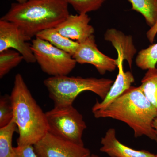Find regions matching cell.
Masks as SVG:
<instances>
[{"label": "cell", "mask_w": 157, "mask_h": 157, "mask_svg": "<svg viewBox=\"0 0 157 157\" xmlns=\"http://www.w3.org/2000/svg\"><path fill=\"white\" fill-rule=\"evenodd\" d=\"M17 130L14 119L6 126L0 128V157H14L13 135Z\"/></svg>", "instance_id": "17"}, {"label": "cell", "mask_w": 157, "mask_h": 157, "mask_svg": "<svg viewBox=\"0 0 157 157\" xmlns=\"http://www.w3.org/2000/svg\"><path fill=\"white\" fill-rule=\"evenodd\" d=\"M132 10L140 13L151 27L157 22V0H128Z\"/></svg>", "instance_id": "16"}, {"label": "cell", "mask_w": 157, "mask_h": 157, "mask_svg": "<svg viewBox=\"0 0 157 157\" xmlns=\"http://www.w3.org/2000/svg\"><path fill=\"white\" fill-rule=\"evenodd\" d=\"M100 151L110 157H155L148 151L137 150L124 145L116 137L115 129L109 128L101 140Z\"/></svg>", "instance_id": "12"}, {"label": "cell", "mask_w": 157, "mask_h": 157, "mask_svg": "<svg viewBox=\"0 0 157 157\" xmlns=\"http://www.w3.org/2000/svg\"><path fill=\"white\" fill-rule=\"evenodd\" d=\"M141 82L143 93L157 111V67L147 70Z\"/></svg>", "instance_id": "18"}, {"label": "cell", "mask_w": 157, "mask_h": 157, "mask_svg": "<svg viewBox=\"0 0 157 157\" xmlns=\"http://www.w3.org/2000/svg\"><path fill=\"white\" fill-rule=\"evenodd\" d=\"M14 109L10 95L5 94L0 98V128L8 125L13 120Z\"/></svg>", "instance_id": "21"}, {"label": "cell", "mask_w": 157, "mask_h": 157, "mask_svg": "<svg viewBox=\"0 0 157 157\" xmlns=\"http://www.w3.org/2000/svg\"><path fill=\"white\" fill-rule=\"evenodd\" d=\"M23 60L22 56L14 49H7L0 52V78H3Z\"/></svg>", "instance_id": "19"}, {"label": "cell", "mask_w": 157, "mask_h": 157, "mask_svg": "<svg viewBox=\"0 0 157 157\" xmlns=\"http://www.w3.org/2000/svg\"><path fill=\"white\" fill-rule=\"evenodd\" d=\"M113 82L109 78L65 75L51 76L43 82L54 107H63L73 105L77 96L84 91L94 93L103 100Z\"/></svg>", "instance_id": "4"}, {"label": "cell", "mask_w": 157, "mask_h": 157, "mask_svg": "<svg viewBox=\"0 0 157 157\" xmlns=\"http://www.w3.org/2000/svg\"><path fill=\"white\" fill-rule=\"evenodd\" d=\"M47 41L53 46L70 54L72 56L78 47L79 43L64 36L56 28L42 31L36 36Z\"/></svg>", "instance_id": "15"}, {"label": "cell", "mask_w": 157, "mask_h": 157, "mask_svg": "<svg viewBox=\"0 0 157 157\" xmlns=\"http://www.w3.org/2000/svg\"><path fill=\"white\" fill-rule=\"evenodd\" d=\"M157 33V22L147 33V36L151 43L154 42ZM135 63L142 70L155 68L157 64V43L140 50L136 57Z\"/></svg>", "instance_id": "14"}, {"label": "cell", "mask_w": 157, "mask_h": 157, "mask_svg": "<svg viewBox=\"0 0 157 157\" xmlns=\"http://www.w3.org/2000/svg\"><path fill=\"white\" fill-rule=\"evenodd\" d=\"M116 60L118 69V73L116 78L111 86L107 96L102 102L96 101L92 108V112L104 109L108 107L132 86V83L135 82V78L132 73L130 71H124L123 65L124 60L122 58L117 57Z\"/></svg>", "instance_id": "11"}, {"label": "cell", "mask_w": 157, "mask_h": 157, "mask_svg": "<svg viewBox=\"0 0 157 157\" xmlns=\"http://www.w3.org/2000/svg\"><path fill=\"white\" fill-rule=\"evenodd\" d=\"M30 40L14 23L0 20V52L14 49L22 56L26 63H36L31 44L28 42Z\"/></svg>", "instance_id": "8"}, {"label": "cell", "mask_w": 157, "mask_h": 157, "mask_svg": "<svg viewBox=\"0 0 157 157\" xmlns=\"http://www.w3.org/2000/svg\"><path fill=\"white\" fill-rule=\"evenodd\" d=\"M90 20L87 14H70L56 29L64 36L81 43L94 33V28L90 24Z\"/></svg>", "instance_id": "10"}, {"label": "cell", "mask_w": 157, "mask_h": 157, "mask_svg": "<svg viewBox=\"0 0 157 157\" xmlns=\"http://www.w3.org/2000/svg\"><path fill=\"white\" fill-rule=\"evenodd\" d=\"M45 114L48 132L63 140L84 146L82 135L87 126L83 116L73 105L54 107Z\"/></svg>", "instance_id": "5"}, {"label": "cell", "mask_w": 157, "mask_h": 157, "mask_svg": "<svg viewBox=\"0 0 157 157\" xmlns=\"http://www.w3.org/2000/svg\"><path fill=\"white\" fill-rule=\"evenodd\" d=\"M14 157H38L33 145L17 146L14 147Z\"/></svg>", "instance_id": "22"}, {"label": "cell", "mask_w": 157, "mask_h": 157, "mask_svg": "<svg viewBox=\"0 0 157 157\" xmlns=\"http://www.w3.org/2000/svg\"><path fill=\"white\" fill-rule=\"evenodd\" d=\"M104 39L112 44L117 52V57L127 61L132 69L133 59L137 52L132 36L125 35L116 29L111 28L106 31Z\"/></svg>", "instance_id": "13"}, {"label": "cell", "mask_w": 157, "mask_h": 157, "mask_svg": "<svg viewBox=\"0 0 157 157\" xmlns=\"http://www.w3.org/2000/svg\"><path fill=\"white\" fill-rule=\"evenodd\" d=\"M92 113L96 118H110L123 122L133 130L135 137L145 136L157 143L153 127L157 111L140 86H131L108 107Z\"/></svg>", "instance_id": "1"}, {"label": "cell", "mask_w": 157, "mask_h": 157, "mask_svg": "<svg viewBox=\"0 0 157 157\" xmlns=\"http://www.w3.org/2000/svg\"><path fill=\"white\" fill-rule=\"evenodd\" d=\"M153 127L154 128L157 135V117L155 118L153 123Z\"/></svg>", "instance_id": "23"}, {"label": "cell", "mask_w": 157, "mask_h": 157, "mask_svg": "<svg viewBox=\"0 0 157 157\" xmlns=\"http://www.w3.org/2000/svg\"><path fill=\"white\" fill-rule=\"evenodd\" d=\"M38 157H92L89 149L49 132L33 145Z\"/></svg>", "instance_id": "7"}, {"label": "cell", "mask_w": 157, "mask_h": 157, "mask_svg": "<svg viewBox=\"0 0 157 157\" xmlns=\"http://www.w3.org/2000/svg\"><path fill=\"white\" fill-rule=\"evenodd\" d=\"M78 14H87L101 9L107 0H64Z\"/></svg>", "instance_id": "20"}, {"label": "cell", "mask_w": 157, "mask_h": 157, "mask_svg": "<svg viewBox=\"0 0 157 157\" xmlns=\"http://www.w3.org/2000/svg\"><path fill=\"white\" fill-rule=\"evenodd\" d=\"M17 3H23L27 1V0H15Z\"/></svg>", "instance_id": "24"}, {"label": "cell", "mask_w": 157, "mask_h": 157, "mask_svg": "<svg viewBox=\"0 0 157 157\" xmlns=\"http://www.w3.org/2000/svg\"><path fill=\"white\" fill-rule=\"evenodd\" d=\"M10 97L13 119L19 134L17 146L34 145L48 133V123L45 113L32 96L20 73L15 75Z\"/></svg>", "instance_id": "3"}, {"label": "cell", "mask_w": 157, "mask_h": 157, "mask_svg": "<svg viewBox=\"0 0 157 157\" xmlns=\"http://www.w3.org/2000/svg\"><path fill=\"white\" fill-rule=\"evenodd\" d=\"M64 0H27L11 5L1 19L13 23L30 39L56 27L70 15Z\"/></svg>", "instance_id": "2"}, {"label": "cell", "mask_w": 157, "mask_h": 157, "mask_svg": "<svg viewBox=\"0 0 157 157\" xmlns=\"http://www.w3.org/2000/svg\"><path fill=\"white\" fill-rule=\"evenodd\" d=\"M155 157H157V153L156 154H155Z\"/></svg>", "instance_id": "26"}, {"label": "cell", "mask_w": 157, "mask_h": 157, "mask_svg": "<svg viewBox=\"0 0 157 157\" xmlns=\"http://www.w3.org/2000/svg\"><path fill=\"white\" fill-rule=\"evenodd\" d=\"M73 57L78 63L93 65L101 75L107 72H113L117 67L116 60L107 56L98 49L94 35L79 43Z\"/></svg>", "instance_id": "9"}, {"label": "cell", "mask_w": 157, "mask_h": 157, "mask_svg": "<svg viewBox=\"0 0 157 157\" xmlns=\"http://www.w3.org/2000/svg\"><path fill=\"white\" fill-rule=\"evenodd\" d=\"M32 50L43 72L51 76L68 75L76 67L73 56L38 37L32 41Z\"/></svg>", "instance_id": "6"}, {"label": "cell", "mask_w": 157, "mask_h": 157, "mask_svg": "<svg viewBox=\"0 0 157 157\" xmlns=\"http://www.w3.org/2000/svg\"><path fill=\"white\" fill-rule=\"evenodd\" d=\"M92 157H100L98 155L95 154H92Z\"/></svg>", "instance_id": "25"}]
</instances>
